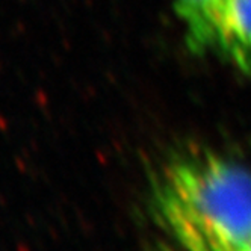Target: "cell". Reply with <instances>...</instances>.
Instances as JSON below:
<instances>
[{
	"label": "cell",
	"mask_w": 251,
	"mask_h": 251,
	"mask_svg": "<svg viewBox=\"0 0 251 251\" xmlns=\"http://www.w3.org/2000/svg\"><path fill=\"white\" fill-rule=\"evenodd\" d=\"M213 51L242 71H251V0H221Z\"/></svg>",
	"instance_id": "cell-2"
},
{
	"label": "cell",
	"mask_w": 251,
	"mask_h": 251,
	"mask_svg": "<svg viewBox=\"0 0 251 251\" xmlns=\"http://www.w3.org/2000/svg\"><path fill=\"white\" fill-rule=\"evenodd\" d=\"M247 251H251V247H250V248H248V250H247Z\"/></svg>",
	"instance_id": "cell-4"
},
{
	"label": "cell",
	"mask_w": 251,
	"mask_h": 251,
	"mask_svg": "<svg viewBox=\"0 0 251 251\" xmlns=\"http://www.w3.org/2000/svg\"><path fill=\"white\" fill-rule=\"evenodd\" d=\"M188 43L195 50H212L221 0H171Z\"/></svg>",
	"instance_id": "cell-3"
},
{
	"label": "cell",
	"mask_w": 251,
	"mask_h": 251,
	"mask_svg": "<svg viewBox=\"0 0 251 251\" xmlns=\"http://www.w3.org/2000/svg\"><path fill=\"white\" fill-rule=\"evenodd\" d=\"M154 217L183 251L251 247V171L213 151H186L160 168Z\"/></svg>",
	"instance_id": "cell-1"
}]
</instances>
